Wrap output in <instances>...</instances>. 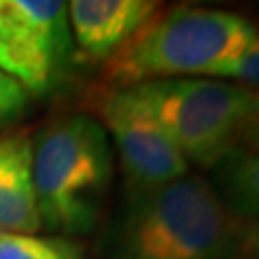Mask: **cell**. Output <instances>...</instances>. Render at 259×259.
<instances>
[{
  "label": "cell",
  "mask_w": 259,
  "mask_h": 259,
  "mask_svg": "<svg viewBox=\"0 0 259 259\" xmlns=\"http://www.w3.org/2000/svg\"><path fill=\"white\" fill-rule=\"evenodd\" d=\"M255 35L253 24L231 11L158 9L106 61L104 80L110 89H125L180 76H221L244 54Z\"/></svg>",
  "instance_id": "cell-1"
},
{
  "label": "cell",
  "mask_w": 259,
  "mask_h": 259,
  "mask_svg": "<svg viewBox=\"0 0 259 259\" xmlns=\"http://www.w3.org/2000/svg\"><path fill=\"white\" fill-rule=\"evenodd\" d=\"M240 227L205 180L184 175L132 199L121 250L125 259H236Z\"/></svg>",
  "instance_id": "cell-2"
},
{
  "label": "cell",
  "mask_w": 259,
  "mask_h": 259,
  "mask_svg": "<svg viewBox=\"0 0 259 259\" xmlns=\"http://www.w3.org/2000/svg\"><path fill=\"white\" fill-rule=\"evenodd\" d=\"M112 177L108 136L87 115L56 119L32 145L39 221L52 231L80 233L95 225Z\"/></svg>",
  "instance_id": "cell-3"
},
{
  "label": "cell",
  "mask_w": 259,
  "mask_h": 259,
  "mask_svg": "<svg viewBox=\"0 0 259 259\" xmlns=\"http://www.w3.org/2000/svg\"><path fill=\"white\" fill-rule=\"evenodd\" d=\"M171 136L186 162L209 168L238 149L255 125L257 93L221 80L171 78L130 87Z\"/></svg>",
  "instance_id": "cell-4"
},
{
  "label": "cell",
  "mask_w": 259,
  "mask_h": 259,
  "mask_svg": "<svg viewBox=\"0 0 259 259\" xmlns=\"http://www.w3.org/2000/svg\"><path fill=\"white\" fill-rule=\"evenodd\" d=\"M100 117L117 143L132 194L151 192L188 175V162L132 89H108L100 97Z\"/></svg>",
  "instance_id": "cell-5"
},
{
  "label": "cell",
  "mask_w": 259,
  "mask_h": 259,
  "mask_svg": "<svg viewBox=\"0 0 259 259\" xmlns=\"http://www.w3.org/2000/svg\"><path fill=\"white\" fill-rule=\"evenodd\" d=\"M158 9L151 0H74L67 15L80 52L89 61H108Z\"/></svg>",
  "instance_id": "cell-6"
},
{
  "label": "cell",
  "mask_w": 259,
  "mask_h": 259,
  "mask_svg": "<svg viewBox=\"0 0 259 259\" xmlns=\"http://www.w3.org/2000/svg\"><path fill=\"white\" fill-rule=\"evenodd\" d=\"M5 9L24 48L52 78L65 69L71 54L67 3L61 0H5Z\"/></svg>",
  "instance_id": "cell-7"
},
{
  "label": "cell",
  "mask_w": 259,
  "mask_h": 259,
  "mask_svg": "<svg viewBox=\"0 0 259 259\" xmlns=\"http://www.w3.org/2000/svg\"><path fill=\"white\" fill-rule=\"evenodd\" d=\"M39 227L32 184V143L26 134L0 139V231L32 236Z\"/></svg>",
  "instance_id": "cell-8"
},
{
  "label": "cell",
  "mask_w": 259,
  "mask_h": 259,
  "mask_svg": "<svg viewBox=\"0 0 259 259\" xmlns=\"http://www.w3.org/2000/svg\"><path fill=\"white\" fill-rule=\"evenodd\" d=\"M216 194L233 218L259 223V151L236 149L214 171Z\"/></svg>",
  "instance_id": "cell-9"
},
{
  "label": "cell",
  "mask_w": 259,
  "mask_h": 259,
  "mask_svg": "<svg viewBox=\"0 0 259 259\" xmlns=\"http://www.w3.org/2000/svg\"><path fill=\"white\" fill-rule=\"evenodd\" d=\"M0 71L15 78L28 93L41 95L52 84L46 69L24 48L18 30L7 15L5 0H0Z\"/></svg>",
  "instance_id": "cell-10"
},
{
  "label": "cell",
  "mask_w": 259,
  "mask_h": 259,
  "mask_svg": "<svg viewBox=\"0 0 259 259\" xmlns=\"http://www.w3.org/2000/svg\"><path fill=\"white\" fill-rule=\"evenodd\" d=\"M0 259H80V250L61 238L0 231Z\"/></svg>",
  "instance_id": "cell-11"
},
{
  "label": "cell",
  "mask_w": 259,
  "mask_h": 259,
  "mask_svg": "<svg viewBox=\"0 0 259 259\" xmlns=\"http://www.w3.org/2000/svg\"><path fill=\"white\" fill-rule=\"evenodd\" d=\"M28 106V91L9 74L0 71V127L18 121Z\"/></svg>",
  "instance_id": "cell-12"
},
{
  "label": "cell",
  "mask_w": 259,
  "mask_h": 259,
  "mask_svg": "<svg viewBox=\"0 0 259 259\" xmlns=\"http://www.w3.org/2000/svg\"><path fill=\"white\" fill-rule=\"evenodd\" d=\"M218 78H236L248 84H259V32L248 44L244 54L236 63H231L227 69H223Z\"/></svg>",
  "instance_id": "cell-13"
},
{
  "label": "cell",
  "mask_w": 259,
  "mask_h": 259,
  "mask_svg": "<svg viewBox=\"0 0 259 259\" xmlns=\"http://www.w3.org/2000/svg\"><path fill=\"white\" fill-rule=\"evenodd\" d=\"M236 259H259V223H242Z\"/></svg>",
  "instance_id": "cell-14"
},
{
  "label": "cell",
  "mask_w": 259,
  "mask_h": 259,
  "mask_svg": "<svg viewBox=\"0 0 259 259\" xmlns=\"http://www.w3.org/2000/svg\"><path fill=\"white\" fill-rule=\"evenodd\" d=\"M244 141H248V145H253V147H246V149H255V151H259V125H257V123L248 130V134H246V139H244Z\"/></svg>",
  "instance_id": "cell-15"
},
{
  "label": "cell",
  "mask_w": 259,
  "mask_h": 259,
  "mask_svg": "<svg viewBox=\"0 0 259 259\" xmlns=\"http://www.w3.org/2000/svg\"><path fill=\"white\" fill-rule=\"evenodd\" d=\"M255 123L259 125V93H257V97H255Z\"/></svg>",
  "instance_id": "cell-16"
}]
</instances>
